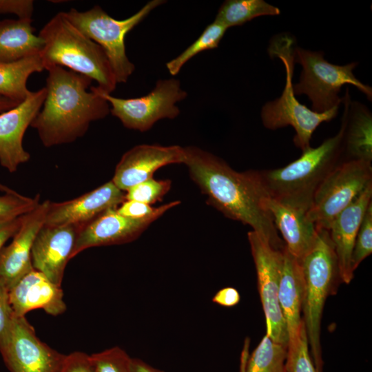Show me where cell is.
Listing matches in <instances>:
<instances>
[{"label":"cell","instance_id":"cell-1","mask_svg":"<svg viewBox=\"0 0 372 372\" xmlns=\"http://www.w3.org/2000/svg\"><path fill=\"white\" fill-rule=\"evenodd\" d=\"M185 151L184 164L209 205L225 216L249 225L274 249H285V244L264 205L267 195L257 170L236 172L220 158L197 147H186Z\"/></svg>","mask_w":372,"mask_h":372},{"label":"cell","instance_id":"cell-2","mask_svg":"<svg viewBox=\"0 0 372 372\" xmlns=\"http://www.w3.org/2000/svg\"><path fill=\"white\" fill-rule=\"evenodd\" d=\"M45 70V99L30 126L42 144L50 147L84 136L92 122L110 113V106L90 87L88 77L58 65Z\"/></svg>","mask_w":372,"mask_h":372},{"label":"cell","instance_id":"cell-3","mask_svg":"<svg viewBox=\"0 0 372 372\" xmlns=\"http://www.w3.org/2000/svg\"><path fill=\"white\" fill-rule=\"evenodd\" d=\"M345 120L333 136L316 147H309L287 165L273 169L257 170L268 197L307 211L313 196L329 173L342 161L344 153Z\"/></svg>","mask_w":372,"mask_h":372},{"label":"cell","instance_id":"cell-4","mask_svg":"<svg viewBox=\"0 0 372 372\" xmlns=\"http://www.w3.org/2000/svg\"><path fill=\"white\" fill-rule=\"evenodd\" d=\"M44 45L40 53L44 69L58 65L95 81L100 90L111 94L117 84L103 49L65 17L56 14L40 30Z\"/></svg>","mask_w":372,"mask_h":372},{"label":"cell","instance_id":"cell-5","mask_svg":"<svg viewBox=\"0 0 372 372\" xmlns=\"http://www.w3.org/2000/svg\"><path fill=\"white\" fill-rule=\"evenodd\" d=\"M317 229L313 247L298 260L304 279L302 318L311 358L316 368L322 372L320 332L323 309L327 298L336 293L342 281L329 231Z\"/></svg>","mask_w":372,"mask_h":372},{"label":"cell","instance_id":"cell-6","mask_svg":"<svg viewBox=\"0 0 372 372\" xmlns=\"http://www.w3.org/2000/svg\"><path fill=\"white\" fill-rule=\"evenodd\" d=\"M269 54L279 58L285 69V85L281 96L274 101L267 102L262 108L261 118L263 125L271 130L291 126L296 132L293 138L295 145L302 152L309 148L313 133L323 122L334 118L339 107L327 112L318 113L297 99L292 83L294 71L295 48L291 36L282 34L271 41Z\"/></svg>","mask_w":372,"mask_h":372},{"label":"cell","instance_id":"cell-7","mask_svg":"<svg viewBox=\"0 0 372 372\" xmlns=\"http://www.w3.org/2000/svg\"><path fill=\"white\" fill-rule=\"evenodd\" d=\"M163 0H152L137 12L123 19L110 16L99 6L80 12L74 8L63 12L65 17L85 36L99 44L111 64L116 82L125 83L135 70L125 50L126 34L139 24Z\"/></svg>","mask_w":372,"mask_h":372},{"label":"cell","instance_id":"cell-8","mask_svg":"<svg viewBox=\"0 0 372 372\" xmlns=\"http://www.w3.org/2000/svg\"><path fill=\"white\" fill-rule=\"evenodd\" d=\"M294 62L302 65L300 81L293 85L296 95L306 94L311 101V110L322 113L339 107L342 99L338 94L341 87L351 84L371 101L372 90L354 75L357 63L338 65L328 62L322 52L295 48Z\"/></svg>","mask_w":372,"mask_h":372},{"label":"cell","instance_id":"cell-9","mask_svg":"<svg viewBox=\"0 0 372 372\" xmlns=\"http://www.w3.org/2000/svg\"><path fill=\"white\" fill-rule=\"evenodd\" d=\"M371 183V163L342 161L318 187L307 211L308 218L317 228L328 230L335 217Z\"/></svg>","mask_w":372,"mask_h":372},{"label":"cell","instance_id":"cell-10","mask_svg":"<svg viewBox=\"0 0 372 372\" xmlns=\"http://www.w3.org/2000/svg\"><path fill=\"white\" fill-rule=\"evenodd\" d=\"M92 88L108 102L110 113L124 127L140 132L149 130L159 120L178 116L180 110L176 103L187 96L176 79L158 80L149 93L136 98H118L102 92L96 86Z\"/></svg>","mask_w":372,"mask_h":372},{"label":"cell","instance_id":"cell-11","mask_svg":"<svg viewBox=\"0 0 372 372\" xmlns=\"http://www.w3.org/2000/svg\"><path fill=\"white\" fill-rule=\"evenodd\" d=\"M247 238L256 267L258 292L265 316V334L273 341L288 348L287 327L278 302L285 249H274L254 231L248 232Z\"/></svg>","mask_w":372,"mask_h":372},{"label":"cell","instance_id":"cell-12","mask_svg":"<svg viewBox=\"0 0 372 372\" xmlns=\"http://www.w3.org/2000/svg\"><path fill=\"white\" fill-rule=\"evenodd\" d=\"M0 352L11 372H57L65 357L37 337L25 316H17Z\"/></svg>","mask_w":372,"mask_h":372},{"label":"cell","instance_id":"cell-13","mask_svg":"<svg viewBox=\"0 0 372 372\" xmlns=\"http://www.w3.org/2000/svg\"><path fill=\"white\" fill-rule=\"evenodd\" d=\"M45 96V87L30 91L22 102L0 113V164L10 173L15 172L30 158L23 148V138L40 112Z\"/></svg>","mask_w":372,"mask_h":372},{"label":"cell","instance_id":"cell-14","mask_svg":"<svg viewBox=\"0 0 372 372\" xmlns=\"http://www.w3.org/2000/svg\"><path fill=\"white\" fill-rule=\"evenodd\" d=\"M185 147L143 144L127 151L116 166L112 181L126 192L134 185L153 178L156 171L167 165L184 164Z\"/></svg>","mask_w":372,"mask_h":372},{"label":"cell","instance_id":"cell-15","mask_svg":"<svg viewBox=\"0 0 372 372\" xmlns=\"http://www.w3.org/2000/svg\"><path fill=\"white\" fill-rule=\"evenodd\" d=\"M50 200L40 203L23 215L21 226L12 242L0 251V280L8 290L34 269L32 249L37 234L45 224Z\"/></svg>","mask_w":372,"mask_h":372},{"label":"cell","instance_id":"cell-16","mask_svg":"<svg viewBox=\"0 0 372 372\" xmlns=\"http://www.w3.org/2000/svg\"><path fill=\"white\" fill-rule=\"evenodd\" d=\"M84 225H43L32 249L34 269L61 287L66 265L72 259L78 235Z\"/></svg>","mask_w":372,"mask_h":372},{"label":"cell","instance_id":"cell-17","mask_svg":"<svg viewBox=\"0 0 372 372\" xmlns=\"http://www.w3.org/2000/svg\"><path fill=\"white\" fill-rule=\"evenodd\" d=\"M125 200V192L112 181L74 199L50 203L44 225H83L104 211L117 208Z\"/></svg>","mask_w":372,"mask_h":372},{"label":"cell","instance_id":"cell-18","mask_svg":"<svg viewBox=\"0 0 372 372\" xmlns=\"http://www.w3.org/2000/svg\"><path fill=\"white\" fill-rule=\"evenodd\" d=\"M154 222L138 220L120 214L116 208L110 209L81 229L72 258L85 249L94 247L121 245L136 239Z\"/></svg>","mask_w":372,"mask_h":372},{"label":"cell","instance_id":"cell-19","mask_svg":"<svg viewBox=\"0 0 372 372\" xmlns=\"http://www.w3.org/2000/svg\"><path fill=\"white\" fill-rule=\"evenodd\" d=\"M372 183L331 223L328 231L337 256L341 281L349 284L353 278L351 254L359 227L372 202Z\"/></svg>","mask_w":372,"mask_h":372},{"label":"cell","instance_id":"cell-20","mask_svg":"<svg viewBox=\"0 0 372 372\" xmlns=\"http://www.w3.org/2000/svg\"><path fill=\"white\" fill-rule=\"evenodd\" d=\"M10 301L17 316H25L30 311L43 309L52 316L66 310L61 287L50 280L42 273L32 269L21 278L9 291Z\"/></svg>","mask_w":372,"mask_h":372},{"label":"cell","instance_id":"cell-21","mask_svg":"<svg viewBox=\"0 0 372 372\" xmlns=\"http://www.w3.org/2000/svg\"><path fill=\"white\" fill-rule=\"evenodd\" d=\"M264 205L271 215L276 229L283 237L285 248L300 260L313 247L318 229L307 211L283 205L267 196Z\"/></svg>","mask_w":372,"mask_h":372},{"label":"cell","instance_id":"cell-22","mask_svg":"<svg viewBox=\"0 0 372 372\" xmlns=\"http://www.w3.org/2000/svg\"><path fill=\"white\" fill-rule=\"evenodd\" d=\"M304 279L300 261L286 249L278 289V302L286 324L288 346L297 342L304 325Z\"/></svg>","mask_w":372,"mask_h":372},{"label":"cell","instance_id":"cell-23","mask_svg":"<svg viewBox=\"0 0 372 372\" xmlns=\"http://www.w3.org/2000/svg\"><path fill=\"white\" fill-rule=\"evenodd\" d=\"M345 120L343 161H372V119L370 112L359 103H352L349 89L342 99Z\"/></svg>","mask_w":372,"mask_h":372},{"label":"cell","instance_id":"cell-24","mask_svg":"<svg viewBox=\"0 0 372 372\" xmlns=\"http://www.w3.org/2000/svg\"><path fill=\"white\" fill-rule=\"evenodd\" d=\"M32 19L0 21V63H10L39 54L44 43L34 34Z\"/></svg>","mask_w":372,"mask_h":372},{"label":"cell","instance_id":"cell-25","mask_svg":"<svg viewBox=\"0 0 372 372\" xmlns=\"http://www.w3.org/2000/svg\"><path fill=\"white\" fill-rule=\"evenodd\" d=\"M44 69L39 54L10 63H0V96L22 102L30 93L28 78Z\"/></svg>","mask_w":372,"mask_h":372},{"label":"cell","instance_id":"cell-26","mask_svg":"<svg viewBox=\"0 0 372 372\" xmlns=\"http://www.w3.org/2000/svg\"><path fill=\"white\" fill-rule=\"evenodd\" d=\"M287 347L265 334L249 357L243 353L240 372H285Z\"/></svg>","mask_w":372,"mask_h":372},{"label":"cell","instance_id":"cell-27","mask_svg":"<svg viewBox=\"0 0 372 372\" xmlns=\"http://www.w3.org/2000/svg\"><path fill=\"white\" fill-rule=\"evenodd\" d=\"M280 10L263 0H227L218 9L215 21L227 29L261 16L278 15Z\"/></svg>","mask_w":372,"mask_h":372},{"label":"cell","instance_id":"cell-28","mask_svg":"<svg viewBox=\"0 0 372 372\" xmlns=\"http://www.w3.org/2000/svg\"><path fill=\"white\" fill-rule=\"evenodd\" d=\"M227 30L223 24L214 20L205 28L194 42L166 63L169 72L172 76L176 75L183 66L194 56L205 50L216 48Z\"/></svg>","mask_w":372,"mask_h":372},{"label":"cell","instance_id":"cell-29","mask_svg":"<svg viewBox=\"0 0 372 372\" xmlns=\"http://www.w3.org/2000/svg\"><path fill=\"white\" fill-rule=\"evenodd\" d=\"M286 372H320L311 356L304 325L297 342L287 348Z\"/></svg>","mask_w":372,"mask_h":372},{"label":"cell","instance_id":"cell-30","mask_svg":"<svg viewBox=\"0 0 372 372\" xmlns=\"http://www.w3.org/2000/svg\"><path fill=\"white\" fill-rule=\"evenodd\" d=\"M170 188V180H156L151 178L129 189L125 192V200L152 205L161 200Z\"/></svg>","mask_w":372,"mask_h":372},{"label":"cell","instance_id":"cell-31","mask_svg":"<svg viewBox=\"0 0 372 372\" xmlns=\"http://www.w3.org/2000/svg\"><path fill=\"white\" fill-rule=\"evenodd\" d=\"M40 196H23L14 191L0 196V222L23 216L40 203Z\"/></svg>","mask_w":372,"mask_h":372},{"label":"cell","instance_id":"cell-32","mask_svg":"<svg viewBox=\"0 0 372 372\" xmlns=\"http://www.w3.org/2000/svg\"><path fill=\"white\" fill-rule=\"evenodd\" d=\"M90 357L96 372H130L132 358L118 347L93 353Z\"/></svg>","mask_w":372,"mask_h":372},{"label":"cell","instance_id":"cell-33","mask_svg":"<svg viewBox=\"0 0 372 372\" xmlns=\"http://www.w3.org/2000/svg\"><path fill=\"white\" fill-rule=\"evenodd\" d=\"M372 252V202L367 207L358 234L351 254V267L353 271Z\"/></svg>","mask_w":372,"mask_h":372},{"label":"cell","instance_id":"cell-34","mask_svg":"<svg viewBox=\"0 0 372 372\" xmlns=\"http://www.w3.org/2000/svg\"><path fill=\"white\" fill-rule=\"evenodd\" d=\"M180 203L178 200H175L154 207L138 201L125 200L116 208V210L120 214L127 218L138 220L151 219L154 221L167 210L179 205Z\"/></svg>","mask_w":372,"mask_h":372},{"label":"cell","instance_id":"cell-35","mask_svg":"<svg viewBox=\"0 0 372 372\" xmlns=\"http://www.w3.org/2000/svg\"><path fill=\"white\" fill-rule=\"evenodd\" d=\"M9 296V290L0 280V348L6 342L14 318Z\"/></svg>","mask_w":372,"mask_h":372},{"label":"cell","instance_id":"cell-36","mask_svg":"<svg viewBox=\"0 0 372 372\" xmlns=\"http://www.w3.org/2000/svg\"><path fill=\"white\" fill-rule=\"evenodd\" d=\"M57 372H96V371L90 355L81 351H74L65 355Z\"/></svg>","mask_w":372,"mask_h":372},{"label":"cell","instance_id":"cell-37","mask_svg":"<svg viewBox=\"0 0 372 372\" xmlns=\"http://www.w3.org/2000/svg\"><path fill=\"white\" fill-rule=\"evenodd\" d=\"M33 10L32 0H0V14H14L18 19H32Z\"/></svg>","mask_w":372,"mask_h":372},{"label":"cell","instance_id":"cell-38","mask_svg":"<svg viewBox=\"0 0 372 372\" xmlns=\"http://www.w3.org/2000/svg\"><path fill=\"white\" fill-rule=\"evenodd\" d=\"M240 295L238 291L231 287L218 290L213 296L212 302L225 307H231L238 304Z\"/></svg>","mask_w":372,"mask_h":372},{"label":"cell","instance_id":"cell-39","mask_svg":"<svg viewBox=\"0 0 372 372\" xmlns=\"http://www.w3.org/2000/svg\"><path fill=\"white\" fill-rule=\"evenodd\" d=\"M23 216L0 222V251L6 242L12 238L19 230Z\"/></svg>","mask_w":372,"mask_h":372},{"label":"cell","instance_id":"cell-40","mask_svg":"<svg viewBox=\"0 0 372 372\" xmlns=\"http://www.w3.org/2000/svg\"><path fill=\"white\" fill-rule=\"evenodd\" d=\"M130 371V372H164L136 358H131Z\"/></svg>","mask_w":372,"mask_h":372},{"label":"cell","instance_id":"cell-41","mask_svg":"<svg viewBox=\"0 0 372 372\" xmlns=\"http://www.w3.org/2000/svg\"><path fill=\"white\" fill-rule=\"evenodd\" d=\"M19 103H20L17 101L0 96V113L15 107Z\"/></svg>","mask_w":372,"mask_h":372},{"label":"cell","instance_id":"cell-42","mask_svg":"<svg viewBox=\"0 0 372 372\" xmlns=\"http://www.w3.org/2000/svg\"><path fill=\"white\" fill-rule=\"evenodd\" d=\"M0 191L1 192H3L4 193H8V192H14V190L10 189V187L3 185L2 183H0Z\"/></svg>","mask_w":372,"mask_h":372},{"label":"cell","instance_id":"cell-43","mask_svg":"<svg viewBox=\"0 0 372 372\" xmlns=\"http://www.w3.org/2000/svg\"><path fill=\"white\" fill-rule=\"evenodd\" d=\"M285 372H286V371H285Z\"/></svg>","mask_w":372,"mask_h":372}]
</instances>
